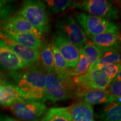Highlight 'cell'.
Wrapping results in <instances>:
<instances>
[{"label": "cell", "instance_id": "6da1fadb", "mask_svg": "<svg viewBox=\"0 0 121 121\" xmlns=\"http://www.w3.org/2000/svg\"><path fill=\"white\" fill-rule=\"evenodd\" d=\"M10 75L15 84L20 91L22 99L44 102L45 72L37 66L11 72Z\"/></svg>", "mask_w": 121, "mask_h": 121}, {"label": "cell", "instance_id": "7a4b0ae2", "mask_svg": "<svg viewBox=\"0 0 121 121\" xmlns=\"http://www.w3.org/2000/svg\"><path fill=\"white\" fill-rule=\"evenodd\" d=\"M16 15L24 18L42 34L49 30V19L44 2L40 1H24Z\"/></svg>", "mask_w": 121, "mask_h": 121}, {"label": "cell", "instance_id": "3957f363", "mask_svg": "<svg viewBox=\"0 0 121 121\" xmlns=\"http://www.w3.org/2000/svg\"><path fill=\"white\" fill-rule=\"evenodd\" d=\"M78 86L73 80L62 79L54 72H46L45 94L47 100L56 102L74 97Z\"/></svg>", "mask_w": 121, "mask_h": 121}, {"label": "cell", "instance_id": "277c9868", "mask_svg": "<svg viewBox=\"0 0 121 121\" xmlns=\"http://www.w3.org/2000/svg\"><path fill=\"white\" fill-rule=\"evenodd\" d=\"M76 22L81 27L85 36L119 31V27L112 21L92 16L86 13H78L75 15Z\"/></svg>", "mask_w": 121, "mask_h": 121}, {"label": "cell", "instance_id": "5b68a950", "mask_svg": "<svg viewBox=\"0 0 121 121\" xmlns=\"http://www.w3.org/2000/svg\"><path fill=\"white\" fill-rule=\"evenodd\" d=\"M74 8L84 10L92 16L112 21L118 18V10L107 0H85L73 3Z\"/></svg>", "mask_w": 121, "mask_h": 121}, {"label": "cell", "instance_id": "8992f818", "mask_svg": "<svg viewBox=\"0 0 121 121\" xmlns=\"http://www.w3.org/2000/svg\"><path fill=\"white\" fill-rule=\"evenodd\" d=\"M12 113L22 121H39L47 111L43 102L20 99L10 107Z\"/></svg>", "mask_w": 121, "mask_h": 121}, {"label": "cell", "instance_id": "52a82bcc", "mask_svg": "<svg viewBox=\"0 0 121 121\" xmlns=\"http://www.w3.org/2000/svg\"><path fill=\"white\" fill-rule=\"evenodd\" d=\"M59 31L62 33L68 40L78 49H82L87 40L84 31L70 15L65 16L57 20L56 24Z\"/></svg>", "mask_w": 121, "mask_h": 121}, {"label": "cell", "instance_id": "ba28073f", "mask_svg": "<svg viewBox=\"0 0 121 121\" xmlns=\"http://www.w3.org/2000/svg\"><path fill=\"white\" fill-rule=\"evenodd\" d=\"M72 80L77 86L84 90H105L110 82L100 70L95 68Z\"/></svg>", "mask_w": 121, "mask_h": 121}, {"label": "cell", "instance_id": "9c48e42d", "mask_svg": "<svg viewBox=\"0 0 121 121\" xmlns=\"http://www.w3.org/2000/svg\"><path fill=\"white\" fill-rule=\"evenodd\" d=\"M52 44L58 49L68 67L72 69L76 66L80 58L79 49L72 44L62 33L57 31Z\"/></svg>", "mask_w": 121, "mask_h": 121}, {"label": "cell", "instance_id": "30bf717a", "mask_svg": "<svg viewBox=\"0 0 121 121\" xmlns=\"http://www.w3.org/2000/svg\"><path fill=\"white\" fill-rule=\"evenodd\" d=\"M0 39L24 62L33 66L38 62L40 51L27 48L9 38L3 32H0Z\"/></svg>", "mask_w": 121, "mask_h": 121}, {"label": "cell", "instance_id": "8fae6325", "mask_svg": "<svg viewBox=\"0 0 121 121\" xmlns=\"http://www.w3.org/2000/svg\"><path fill=\"white\" fill-rule=\"evenodd\" d=\"M1 27L4 33H31L41 39L43 35L28 21L17 15L10 16L2 21Z\"/></svg>", "mask_w": 121, "mask_h": 121}, {"label": "cell", "instance_id": "7c38bea8", "mask_svg": "<svg viewBox=\"0 0 121 121\" xmlns=\"http://www.w3.org/2000/svg\"><path fill=\"white\" fill-rule=\"evenodd\" d=\"M31 66L20 59L0 39V67L5 70L14 72Z\"/></svg>", "mask_w": 121, "mask_h": 121}, {"label": "cell", "instance_id": "4fadbf2b", "mask_svg": "<svg viewBox=\"0 0 121 121\" xmlns=\"http://www.w3.org/2000/svg\"><path fill=\"white\" fill-rule=\"evenodd\" d=\"M74 97L80 99V101L85 102L90 105L95 104H106L117 100L110 95L105 90H84L78 87L75 92Z\"/></svg>", "mask_w": 121, "mask_h": 121}, {"label": "cell", "instance_id": "5bb4252c", "mask_svg": "<svg viewBox=\"0 0 121 121\" xmlns=\"http://www.w3.org/2000/svg\"><path fill=\"white\" fill-rule=\"evenodd\" d=\"M86 37L87 40L95 45L101 52L112 49H119L121 39L119 31L113 33H103L95 35H88Z\"/></svg>", "mask_w": 121, "mask_h": 121}, {"label": "cell", "instance_id": "9a60e30c", "mask_svg": "<svg viewBox=\"0 0 121 121\" xmlns=\"http://www.w3.org/2000/svg\"><path fill=\"white\" fill-rule=\"evenodd\" d=\"M20 99H22V95L18 87L13 83L0 78V105L10 107Z\"/></svg>", "mask_w": 121, "mask_h": 121}, {"label": "cell", "instance_id": "2e32d148", "mask_svg": "<svg viewBox=\"0 0 121 121\" xmlns=\"http://www.w3.org/2000/svg\"><path fill=\"white\" fill-rule=\"evenodd\" d=\"M71 121H95L91 105L80 101L69 107Z\"/></svg>", "mask_w": 121, "mask_h": 121}, {"label": "cell", "instance_id": "e0dca14e", "mask_svg": "<svg viewBox=\"0 0 121 121\" xmlns=\"http://www.w3.org/2000/svg\"><path fill=\"white\" fill-rule=\"evenodd\" d=\"M4 33L14 41L30 49L39 51L43 47L42 39L31 33Z\"/></svg>", "mask_w": 121, "mask_h": 121}, {"label": "cell", "instance_id": "ac0fdd59", "mask_svg": "<svg viewBox=\"0 0 121 121\" xmlns=\"http://www.w3.org/2000/svg\"><path fill=\"white\" fill-rule=\"evenodd\" d=\"M100 121H121V105L117 102L106 104L98 115Z\"/></svg>", "mask_w": 121, "mask_h": 121}, {"label": "cell", "instance_id": "d6986e66", "mask_svg": "<svg viewBox=\"0 0 121 121\" xmlns=\"http://www.w3.org/2000/svg\"><path fill=\"white\" fill-rule=\"evenodd\" d=\"M52 46L53 54L54 73L62 79L67 81L71 80L72 78H71L69 75L70 68L68 67L66 61L58 52V49L52 44Z\"/></svg>", "mask_w": 121, "mask_h": 121}, {"label": "cell", "instance_id": "ffe728a7", "mask_svg": "<svg viewBox=\"0 0 121 121\" xmlns=\"http://www.w3.org/2000/svg\"><path fill=\"white\" fill-rule=\"evenodd\" d=\"M40 121H71L69 107H54L48 109Z\"/></svg>", "mask_w": 121, "mask_h": 121}, {"label": "cell", "instance_id": "44dd1931", "mask_svg": "<svg viewBox=\"0 0 121 121\" xmlns=\"http://www.w3.org/2000/svg\"><path fill=\"white\" fill-rule=\"evenodd\" d=\"M113 64H121L119 49H112L102 52L100 57L94 68L100 70L104 66Z\"/></svg>", "mask_w": 121, "mask_h": 121}, {"label": "cell", "instance_id": "7402d4cb", "mask_svg": "<svg viewBox=\"0 0 121 121\" xmlns=\"http://www.w3.org/2000/svg\"><path fill=\"white\" fill-rule=\"evenodd\" d=\"M40 57L43 67L47 72H54L52 44L46 43L43 45L40 52Z\"/></svg>", "mask_w": 121, "mask_h": 121}, {"label": "cell", "instance_id": "603a6c76", "mask_svg": "<svg viewBox=\"0 0 121 121\" xmlns=\"http://www.w3.org/2000/svg\"><path fill=\"white\" fill-rule=\"evenodd\" d=\"M81 49L85 56L86 57L90 63V66L88 71L91 70L94 67L95 64L100 57L102 52L88 40L87 43L83 46Z\"/></svg>", "mask_w": 121, "mask_h": 121}, {"label": "cell", "instance_id": "cb8c5ba5", "mask_svg": "<svg viewBox=\"0 0 121 121\" xmlns=\"http://www.w3.org/2000/svg\"><path fill=\"white\" fill-rule=\"evenodd\" d=\"M80 58L76 66L72 69H69V75L71 78H75L78 76L86 72L89 69L90 63L89 60L85 56L82 49H79Z\"/></svg>", "mask_w": 121, "mask_h": 121}, {"label": "cell", "instance_id": "d4e9b609", "mask_svg": "<svg viewBox=\"0 0 121 121\" xmlns=\"http://www.w3.org/2000/svg\"><path fill=\"white\" fill-rule=\"evenodd\" d=\"M46 6L54 14H58L60 12L65 11L73 5V1L69 0H45Z\"/></svg>", "mask_w": 121, "mask_h": 121}, {"label": "cell", "instance_id": "484cf974", "mask_svg": "<svg viewBox=\"0 0 121 121\" xmlns=\"http://www.w3.org/2000/svg\"><path fill=\"white\" fill-rule=\"evenodd\" d=\"M14 1L11 0H0V22L11 16L15 12Z\"/></svg>", "mask_w": 121, "mask_h": 121}, {"label": "cell", "instance_id": "4316f807", "mask_svg": "<svg viewBox=\"0 0 121 121\" xmlns=\"http://www.w3.org/2000/svg\"><path fill=\"white\" fill-rule=\"evenodd\" d=\"M106 90L112 97L117 100V102L121 104V81L114 78L108 85Z\"/></svg>", "mask_w": 121, "mask_h": 121}, {"label": "cell", "instance_id": "83f0119b", "mask_svg": "<svg viewBox=\"0 0 121 121\" xmlns=\"http://www.w3.org/2000/svg\"><path fill=\"white\" fill-rule=\"evenodd\" d=\"M121 69V64L108 65L104 66L100 70L102 73L111 82L116 78V75Z\"/></svg>", "mask_w": 121, "mask_h": 121}, {"label": "cell", "instance_id": "f1b7e54d", "mask_svg": "<svg viewBox=\"0 0 121 121\" xmlns=\"http://www.w3.org/2000/svg\"><path fill=\"white\" fill-rule=\"evenodd\" d=\"M0 121H19L6 115L0 114Z\"/></svg>", "mask_w": 121, "mask_h": 121}, {"label": "cell", "instance_id": "f546056e", "mask_svg": "<svg viewBox=\"0 0 121 121\" xmlns=\"http://www.w3.org/2000/svg\"><path fill=\"white\" fill-rule=\"evenodd\" d=\"M4 77V75H3L2 72L0 71V78H2Z\"/></svg>", "mask_w": 121, "mask_h": 121}]
</instances>
